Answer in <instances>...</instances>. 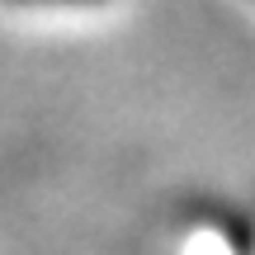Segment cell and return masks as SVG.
<instances>
[{
  "instance_id": "6da1fadb",
  "label": "cell",
  "mask_w": 255,
  "mask_h": 255,
  "mask_svg": "<svg viewBox=\"0 0 255 255\" xmlns=\"http://www.w3.org/2000/svg\"><path fill=\"white\" fill-rule=\"evenodd\" d=\"M19 5H95V0H19Z\"/></svg>"
}]
</instances>
